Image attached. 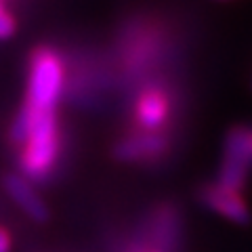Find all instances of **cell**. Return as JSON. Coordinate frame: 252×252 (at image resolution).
Masks as SVG:
<instances>
[{"mask_svg": "<svg viewBox=\"0 0 252 252\" xmlns=\"http://www.w3.org/2000/svg\"><path fill=\"white\" fill-rule=\"evenodd\" d=\"M6 11V4H4V0H0V13Z\"/></svg>", "mask_w": 252, "mask_h": 252, "instance_id": "cell-13", "label": "cell"}, {"mask_svg": "<svg viewBox=\"0 0 252 252\" xmlns=\"http://www.w3.org/2000/svg\"><path fill=\"white\" fill-rule=\"evenodd\" d=\"M65 57L51 44H38L28 57L26 99L21 105L36 112H57L65 94Z\"/></svg>", "mask_w": 252, "mask_h": 252, "instance_id": "cell-3", "label": "cell"}, {"mask_svg": "<svg viewBox=\"0 0 252 252\" xmlns=\"http://www.w3.org/2000/svg\"><path fill=\"white\" fill-rule=\"evenodd\" d=\"M175 147V132H139L124 130L112 145V158L120 164L135 166H160L168 160Z\"/></svg>", "mask_w": 252, "mask_h": 252, "instance_id": "cell-6", "label": "cell"}, {"mask_svg": "<svg viewBox=\"0 0 252 252\" xmlns=\"http://www.w3.org/2000/svg\"><path fill=\"white\" fill-rule=\"evenodd\" d=\"M143 252H162V250H154V248H145Z\"/></svg>", "mask_w": 252, "mask_h": 252, "instance_id": "cell-14", "label": "cell"}, {"mask_svg": "<svg viewBox=\"0 0 252 252\" xmlns=\"http://www.w3.org/2000/svg\"><path fill=\"white\" fill-rule=\"evenodd\" d=\"M250 166H252V162L248 160L246 154H242L240 149L223 145V158H220L219 172H217L215 181L220 187H227V189H231V191L244 193V189L248 185Z\"/></svg>", "mask_w": 252, "mask_h": 252, "instance_id": "cell-9", "label": "cell"}, {"mask_svg": "<svg viewBox=\"0 0 252 252\" xmlns=\"http://www.w3.org/2000/svg\"><path fill=\"white\" fill-rule=\"evenodd\" d=\"M147 248L162 252H181L185 242V217L177 202H158L135 229Z\"/></svg>", "mask_w": 252, "mask_h": 252, "instance_id": "cell-5", "label": "cell"}, {"mask_svg": "<svg viewBox=\"0 0 252 252\" xmlns=\"http://www.w3.org/2000/svg\"><path fill=\"white\" fill-rule=\"evenodd\" d=\"M195 198L204 208L235 225L246 227L252 223V208L242 191H231L227 187H220L217 181H210L195 189Z\"/></svg>", "mask_w": 252, "mask_h": 252, "instance_id": "cell-7", "label": "cell"}, {"mask_svg": "<svg viewBox=\"0 0 252 252\" xmlns=\"http://www.w3.org/2000/svg\"><path fill=\"white\" fill-rule=\"evenodd\" d=\"M118 65L128 80H145L168 53V34L162 21L135 15L120 23L116 32Z\"/></svg>", "mask_w": 252, "mask_h": 252, "instance_id": "cell-2", "label": "cell"}, {"mask_svg": "<svg viewBox=\"0 0 252 252\" xmlns=\"http://www.w3.org/2000/svg\"><path fill=\"white\" fill-rule=\"evenodd\" d=\"M17 34V17L6 9L0 13V40H9Z\"/></svg>", "mask_w": 252, "mask_h": 252, "instance_id": "cell-11", "label": "cell"}, {"mask_svg": "<svg viewBox=\"0 0 252 252\" xmlns=\"http://www.w3.org/2000/svg\"><path fill=\"white\" fill-rule=\"evenodd\" d=\"M250 93H252V76H250Z\"/></svg>", "mask_w": 252, "mask_h": 252, "instance_id": "cell-15", "label": "cell"}, {"mask_svg": "<svg viewBox=\"0 0 252 252\" xmlns=\"http://www.w3.org/2000/svg\"><path fill=\"white\" fill-rule=\"evenodd\" d=\"M2 189L17 204L23 215L32 219L34 223H46L51 219V210L46 206L44 198L38 193L36 185H32L19 172H6L2 177Z\"/></svg>", "mask_w": 252, "mask_h": 252, "instance_id": "cell-8", "label": "cell"}, {"mask_svg": "<svg viewBox=\"0 0 252 252\" xmlns=\"http://www.w3.org/2000/svg\"><path fill=\"white\" fill-rule=\"evenodd\" d=\"M181 105V94L166 80H147L139 84L128 107L126 130L166 132L172 130Z\"/></svg>", "mask_w": 252, "mask_h": 252, "instance_id": "cell-4", "label": "cell"}, {"mask_svg": "<svg viewBox=\"0 0 252 252\" xmlns=\"http://www.w3.org/2000/svg\"><path fill=\"white\" fill-rule=\"evenodd\" d=\"M17 112L28 122V137L17 149V168L32 185H44L53 179L63 160L65 135L57 112H36L21 105Z\"/></svg>", "mask_w": 252, "mask_h": 252, "instance_id": "cell-1", "label": "cell"}, {"mask_svg": "<svg viewBox=\"0 0 252 252\" xmlns=\"http://www.w3.org/2000/svg\"><path fill=\"white\" fill-rule=\"evenodd\" d=\"M0 252H13V233L4 225H0Z\"/></svg>", "mask_w": 252, "mask_h": 252, "instance_id": "cell-12", "label": "cell"}, {"mask_svg": "<svg viewBox=\"0 0 252 252\" xmlns=\"http://www.w3.org/2000/svg\"><path fill=\"white\" fill-rule=\"evenodd\" d=\"M223 145H229V147H235L244 152L248 156V160L252 162V126H233V128L225 135V141Z\"/></svg>", "mask_w": 252, "mask_h": 252, "instance_id": "cell-10", "label": "cell"}]
</instances>
